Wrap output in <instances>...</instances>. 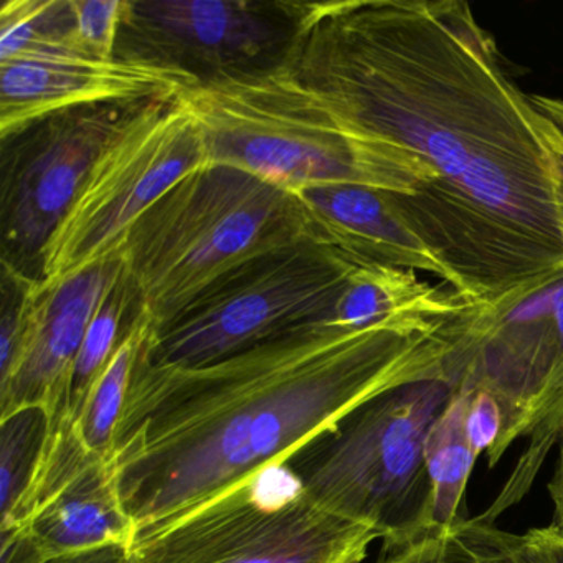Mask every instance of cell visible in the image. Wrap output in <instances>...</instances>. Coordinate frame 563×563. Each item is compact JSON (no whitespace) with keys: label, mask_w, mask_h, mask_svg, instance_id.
<instances>
[{"label":"cell","mask_w":563,"mask_h":563,"mask_svg":"<svg viewBox=\"0 0 563 563\" xmlns=\"http://www.w3.org/2000/svg\"><path fill=\"white\" fill-rule=\"evenodd\" d=\"M146 103L62 111L2 141V263L41 279L45 246L91 167Z\"/></svg>","instance_id":"cell-8"},{"label":"cell","mask_w":563,"mask_h":563,"mask_svg":"<svg viewBox=\"0 0 563 563\" xmlns=\"http://www.w3.org/2000/svg\"><path fill=\"white\" fill-rule=\"evenodd\" d=\"M42 563H131L130 547L123 543H108L81 552L48 556Z\"/></svg>","instance_id":"cell-23"},{"label":"cell","mask_w":563,"mask_h":563,"mask_svg":"<svg viewBox=\"0 0 563 563\" xmlns=\"http://www.w3.org/2000/svg\"><path fill=\"white\" fill-rule=\"evenodd\" d=\"M196 85L187 71L124 58L8 62L0 64V136L75 108L176 101Z\"/></svg>","instance_id":"cell-12"},{"label":"cell","mask_w":563,"mask_h":563,"mask_svg":"<svg viewBox=\"0 0 563 563\" xmlns=\"http://www.w3.org/2000/svg\"><path fill=\"white\" fill-rule=\"evenodd\" d=\"M140 309V291L124 266L120 278L104 295L103 301L98 306L97 312L88 325L84 344H81L74 372H71L64 415L58 424L64 421L77 424L91 388L95 387L98 378L101 377L104 368L117 354L124 334L133 324Z\"/></svg>","instance_id":"cell-18"},{"label":"cell","mask_w":563,"mask_h":563,"mask_svg":"<svg viewBox=\"0 0 563 563\" xmlns=\"http://www.w3.org/2000/svg\"><path fill=\"white\" fill-rule=\"evenodd\" d=\"M21 526L47 556L108 543L130 547L136 536L118 490L113 461L88 450L70 421L52 430Z\"/></svg>","instance_id":"cell-10"},{"label":"cell","mask_w":563,"mask_h":563,"mask_svg":"<svg viewBox=\"0 0 563 563\" xmlns=\"http://www.w3.org/2000/svg\"><path fill=\"white\" fill-rule=\"evenodd\" d=\"M305 242H316L314 230L295 192L207 163L134 223L123 256L141 308L161 329L246 263Z\"/></svg>","instance_id":"cell-3"},{"label":"cell","mask_w":563,"mask_h":563,"mask_svg":"<svg viewBox=\"0 0 563 563\" xmlns=\"http://www.w3.org/2000/svg\"><path fill=\"white\" fill-rule=\"evenodd\" d=\"M88 58L77 41L74 0H4L0 64Z\"/></svg>","instance_id":"cell-16"},{"label":"cell","mask_w":563,"mask_h":563,"mask_svg":"<svg viewBox=\"0 0 563 563\" xmlns=\"http://www.w3.org/2000/svg\"><path fill=\"white\" fill-rule=\"evenodd\" d=\"M295 194L311 219L316 242L358 262L397 269L418 266L443 278L430 253L411 239L375 190L324 186Z\"/></svg>","instance_id":"cell-13"},{"label":"cell","mask_w":563,"mask_h":563,"mask_svg":"<svg viewBox=\"0 0 563 563\" xmlns=\"http://www.w3.org/2000/svg\"><path fill=\"white\" fill-rule=\"evenodd\" d=\"M154 322L143 308L128 329L117 354L91 388L84 410L77 421V430L88 450L100 456L111 457L121 413L126 404L131 378L141 349L153 331Z\"/></svg>","instance_id":"cell-19"},{"label":"cell","mask_w":563,"mask_h":563,"mask_svg":"<svg viewBox=\"0 0 563 563\" xmlns=\"http://www.w3.org/2000/svg\"><path fill=\"white\" fill-rule=\"evenodd\" d=\"M295 2L126 0L117 58L187 71L200 84L285 60Z\"/></svg>","instance_id":"cell-9"},{"label":"cell","mask_w":563,"mask_h":563,"mask_svg":"<svg viewBox=\"0 0 563 563\" xmlns=\"http://www.w3.org/2000/svg\"><path fill=\"white\" fill-rule=\"evenodd\" d=\"M537 549L543 553L549 563H563V533L550 523L545 527H537L527 532Z\"/></svg>","instance_id":"cell-24"},{"label":"cell","mask_w":563,"mask_h":563,"mask_svg":"<svg viewBox=\"0 0 563 563\" xmlns=\"http://www.w3.org/2000/svg\"><path fill=\"white\" fill-rule=\"evenodd\" d=\"M556 461L553 467L552 479H550L547 490L553 504L552 526L563 533V431L556 441Z\"/></svg>","instance_id":"cell-25"},{"label":"cell","mask_w":563,"mask_h":563,"mask_svg":"<svg viewBox=\"0 0 563 563\" xmlns=\"http://www.w3.org/2000/svg\"><path fill=\"white\" fill-rule=\"evenodd\" d=\"M471 391L457 388L424 441V466L431 486V514L437 526H450L461 512L467 481L477 456L466 433Z\"/></svg>","instance_id":"cell-15"},{"label":"cell","mask_w":563,"mask_h":563,"mask_svg":"<svg viewBox=\"0 0 563 563\" xmlns=\"http://www.w3.org/2000/svg\"><path fill=\"white\" fill-rule=\"evenodd\" d=\"M457 385L424 378L365 401L285 470L318 506L398 543L434 526L424 441Z\"/></svg>","instance_id":"cell-4"},{"label":"cell","mask_w":563,"mask_h":563,"mask_svg":"<svg viewBox=\"0 0 563 563\" xmlns=\"http://www.w3.org/2000/svg\"><path fill=\"white\" fill-rule=\"evenodd\" d=\"M124 5L126 0H74L77 41L88 58H117Z\"/></svg>","instance_id":"cell-20"},{"label":"cell","mask_w":563,"mask_h":563,"mask_svg":"<svg viewBox=\"0 0 563 563\" xmlns=\"http://www.w3.org/2000/svg\"><path fill=\"white\" fill-rule=\"evenodd\" d=\"M124 266L121 252L58 282L41 279L29 306L21 354L0 382V418L19 408L44 407L52 430L60 423L88 325Z\"/></svg>","instance_id":"cell-11"},{"label":"cell","mask_w":563,"mask_h":563,"mask_svg":"<svg viewBox=\"0 0 563 563\" xmlns=\"http://www.w3.org/2000/svg\"><path fill=\"white\" fill-rule=\"evenodd\" d=\"M51 434L52 417L44 407L19 408L0 418V529L21 526Z\"/></svg>","instance_id":"cell-17"},{"label":"cell","mask_w":563,"mask_h":563,"mask_svg":"<svg viewBox=\"0 0 563 563\" xmlns=\"http://www.w3.org/2000/svg\"><path fill=\"white\" fill-rule=\"evenodd\" d=\"M358 263L319 242L253 260L169 324L153 329L146 357L166 367H202L328 321Z\"/></svg>","instance_id":"cell-5"},{"label":"cell","mask_w":563,"mask_h":563,"mask_svg":"<svg viewBox=\"0 0 563 563\" xmlns=\"http://www.w3.org/2000/svg\"><path fill=\"white\" fill-rule=\"evenodd\" d=\"M464 5L295 2L283 64L367 140L372 186L467 299L563 279V136Z\"/></svg>","instance_id":"cell-1"},{"label":"cell","mask_w":563,"mask_h":563,"mask_svg":"<svg viewBox=\"0 0 563 563\" xmlns=\"http://www.w3.org/2000/svg\"><path fill=\"white\" fill-rule=\"evenodd\" d=\"M268 474L136 533L131 563L364 562L374 529L322 509L291 476L269 486Z\"/></svg>","instance_id":"cell-6"},{"label":"cell","mask_w":563,"mask_h":563,"mask_svg":"<svg viewBox=\"0 0 563 563\" xmlns=\"http://www.w3.org/2000/svg\"><path fill=\"white\" fill-rule=\"evenodd\" d=\"M207 163L202 128L179 100L143 104L104 147L45 246L42 282H58L123 252L134 223Z\"/></svg>","instance_id":"cell-7"},{"label":"cell","mask_w":563,"mask_h":563,"mask_svg":"<svg viewBox=\"0 0 563 563\" xmlns=\"http://www.w3.org/2000/svg\"><path fill=\"white\" fill-rule=\"evenodd\" d=\"M375 563H549L527 532L466 516L450 526L428 527L398 543H382Z\"/></svg>","instance_id":"cell-14"},{"label":"cell","mask_w":563,"mask_h":563,"mask_svg":"<svg viewBox=\"0 0 563 563\" xmlns=\"http://www.w3.org/2000/svg\"><path fill=\"white\" fill-rule=\"evenodd\" d=\"M47 559L25 527L0 529V563H42Z\"/></svg>","instance_id":"cell-22"},{"label":"cell","mask_w":563,"mask_h":563,"mask_svg":"<svg viewBox=\"0 0 563 563\" xmlns=\"http://www.w3.org/2000/svg\"><path fill=\"white\" fill-rule=\"evenodd\" d=\"M146 342L111 453L136 533L279 470L377 395L451 378L456 351L428 318L314 322L202 367L153 364Z\"/></svg>","instance_id":"cell-2"},{"label":"cell","mask_w":563,"mask_h":563,"mask_svg":"<svg viewBox=\"0 0 563 563\" xmlns=\"http://www.w3.org/2000/svg\"><path fill=\"white\" fill-rule=\"evenodd\" d=\"M504 424L506 417L497 398L486 390L473 391L466 415V433L477 457L494 446L503 433Z\"/></svg>","instance_id":"cell-21"}]
</instances>
